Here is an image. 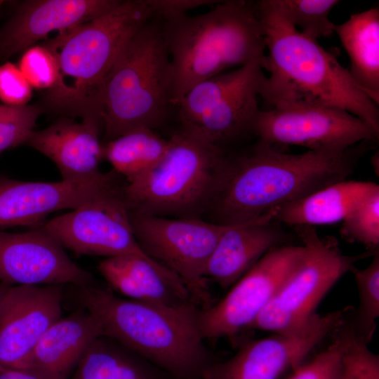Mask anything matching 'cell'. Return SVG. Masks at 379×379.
Segmentation results:
<instances>
[{"label": "cell", "mask_w": 379, "mask_h": 379, "mask_svg": "<svg viewBox=\"0 0 379 379\" xmlns=\"http://www.w3.org/2000/svg\"><path fill=\"white\" fill-rule=\"evenodd\" d=\"M353 147L343 152L288 154L258 140L241 154L227 156L208 210L213 222L229 225L254 220L279 206L347 180L359 154Z\"/></svg>", "instance_id": "obj_1"}, {"label": "cell", "mask_w": 379, "mask_h": 379, "mask_svg": "<svg viewBox=\"0 0 379 379\" xmlns=\"http://www.w3.org/2000/svg\"><path fill=\"white\" fill-rule=\"evenodd\" d=\"M262 22L269 72L260 98L266 108L316 105L335 107L356 116L379 133V109L349 70L317 40L302 35L267 0L254 1Z\"/></svg>", "instance_id": "obj_2"}, {"label": "cell", "mask_w": 379, "mask_h": 379, "mask_svg": "<svg viewBox=\"0 0 379 379\" xmlns=\"http://www.w3.org/2000/svg\"><path fill=\"white\" fill-rule=\"evenodd\" d=\"M78 305L121 343L173 379H204L212 364L192 302L166 306L126 299L94 284L73 286Z\"/></svg>", "instance_id": "obj_3"}, {"label": "cell", "mask_w": 379, "mask_h": 379, "mask_svg": "<svg viewBox=\"0 0 379 379\" xmlns=\"http://www.w3.org/2000/svg\"><path fill=\"white\" fill-rule=\"evenodd\" d=\"M152 18L146 0L121 1L110 11L45 44L58 65L45 105L66 117L103 121L105 81L129 40Z\"/></svg>", "instance_id": "obj_4"}, {"label": "cell", "mask_w": 379, "mask_h": 379, "mask_svg": "<svg viewBox=\"0 0 379 379\" xmlns=\"http://www.w3.org/2000/svg\"><path fill=\"white\" fill-rule=\"evenodd\" d=\"M160 27L171 60L175 107L197 84L234 67L262 62L265 54L254 1H219L206 13L166 20Z\"/></svg>", "instance_id": "obj_5"}, {"label": "cell", "mask_w": 379, "mask_h": 379, "mask_svg": "<svg viewBox=\"0 0 379 379\" xmlns=\"http://www.w3.org/2000/svg\"><path fill=\"white\" fill-rule=\"evenodd\" d=\"M173 107L170 57L160 25L149 21L129 40L105 81L104 138L140 128L156 130Z\"/></svg>", "instance_id": "obj_6"}, {"label": "cell", "mask_w": 379, "mask_h": 379, "mask_svg": "<svg viewBox=\"0 0 379 379\" xmlns=\"http://www.w3.org/2000/svg\"><path fill=\"white\" fill-rule=\"evenodd\" d=\"M161 159L147 173L126 182L123 192L132 214L199 217L208 211L227 164L220 147L180 128Z\"/></svg>", "instance_id": "obj_7"}, {"label": "cell", "mask_w": 379, "mask_h": 379, "mask_svg": "<svg viewBox=\"0 0 379 379\" xmlns=\"http://www.w3.org/2000/svg\"><path fill=\"white\" fill-rule=\"evenodd\" d=\"M261 63L224 72L192 87L175 107L180 128L222 148L253 135L265 78Z\"/></svg>", "instance_id": "obj_8"}, {"label": "cell", "mask_w": 379, "mask_h": 379, "mask_svg": "<svg viewBox=\"0 0 379 379\" xmlns=\"http://www.w3.org/2000/svg\"><path fill=\"white\" fill-rule=\"evenodd\" d=\"M306 247L302 264L261 311L251 328L282 333L306 324L320 302L355 263L375 253L344 254L332 237H321L312 226H298Z\"/></svg>", "instance_id": "obj_9"}, {"label": "cell", "mask_w": 379, "mask_h": 379, "mask_svg": "<svg viewBox=\"0 0 379 379\" xmlns=\"http://www.w3.org/2000/svg\"><path fill=\"white\" fill-rule=\"evenodd\" d=\"M142 251L184 284L201 309L211 306L206 270L220 237L230 225L199 217H167L130 213Z\"/></svg>", "instance_id": "obj_10"}, {"label": "cell", "mask_w": 379, "mask_h": 379, "mask_svg": "<svg viewBox=\"0 0 379 379\" xmlns=\"http://www.w3.org/2000/svg\"><path fill=\"white\" fill-rule=\"evenodd\" d=\"M306 247L277 246L265 254L218 302L199 312L198 322L205 340L233 338L250 329L278 290L302 264Z\"/></svg>", "instance_id": "obj_11"}, {"label": "cell", "mask_w": 379, "mask_h": 379, "mask_svg": "<svg viewBox=\"0 0 379 379\" xmlns=\"http://www.w3.org/2000/svg\"><path fill=\"white\" fill-rule=\"evenodd\" d=\"M124 185L117 180L77 208L47 220L40 227L64 248L76 253L105 258L124 255L148 257L135 237Z\"/></svg>", "instance_id": "obj_12"}, {"label": "cell", "mask_w": 379, "mask_h": 379, "mask_svg": "<svg viewBox=\"0 0 379 379\" xmlns=\"http://www.w3.org/2000/svg\"><path fill=\"white\" fill-rule=\"evenodd\" d=\"M252 134L278 147L297 145L328 152H343L357 144L376 141L379 135L346 110L316 105L260 109Z\"/></svg>", "instance_id": "obj_13"}, {"label": "cell", "mask_w": 379, "mask_h": 379, "mask_svg": "<svg viewBox=\"0 0 379 379\" xmlns=\"http://www.w3.org/2000/svg\"><path fill=\"white\" fill-rule=\"evenodd\" d=\"M345 310L314 315L306 324L291 331L247 341L230 359L211 364L204 379H279L294 370L346 316Z\"/></svg>", "instance_id": "obj_14"}, {"label": "cell", "mask_w": 379, "mask_h": 379, "mask_svg": "<svg viewBox=\"0 0 379 379\" xmlns=\"http://www.w3.org/2000/svg\"><path fill=\"white\" fill-rule=\"evenodd\" d=\"M0 282L77 287L94 284L92 274L75 263L41 227L20 233L0 230Z\"/></svg>", "instance_id": "obj_15"}, {"label": "cell", "mask_w": 379, "mask_h": 379, "mask_svg": "<svg viewBox=\"0 0 379 379\" xmlns=\"http://www.w3.org/2000/svg\"><path fill=\"white\" fill-rule=\"evenodd\" d=\"M63 286L15 285L0 312V366L17 368L61 318Z\"/></svg>", "instance_id": "obj_16"}, {"label": "cell", "mask_w": 379, "mask_h": 379, "mask_svg": "<svg viewBox=\"0 0 379 379\" xmlns=\"http://www.w3.org/2000/svg\"><path fill=\"white\" fill-rule=\"evenodd\" d=\"M119 177L112 171L86 182H32L0 178V230L15 226L39 227L51 213L77 208Z\"/></svg>", "instance_id": "obj_17"}, {"label": "cell", "mask_w": 379, "mask_h": 379, "mask_svg": "<svg viewBox=\"0 0 379 379\" xmlns=\"http://www.w3.org/2000/svg\"><path fill=\"white\" fill-rule=\"evenodd\" d=\"M119 0H31L0 29V57L25 51L54 32L74 29L117 6Z\"/></svg>", "instance_id": "obj_18"}, {"label": "cell", "mask_w": 379, "mask_h": 379, "mask_svg": "<svg viewBox=\"0 0 379 379\" xmlns=\"http://www.w3.org/2000/svg\"><path fill=\"white\" fill-rule=\"evenodd\" d=\"M103 122L62 117L46 128L34 131L25 145L50 159L58 168L62 180L86 182L98 178L103 172L100 134Z\"/></svg>", "instance_id": "obj_19"}, {"label": "cell", "mask_w": 379, "mask_h": 379, "mask_svg": "<svg viewBox=\"0 0 379 379\" xmlns=\"http://www.w3.org/2000/svg\"><path fill=\"white\" fill-rule=\"evenodd\" d=\"M102 335L98 320L79 307L55 322L15 369L40 379H69L87 349Z\"/></svg>", "instance_id": "obj_20"}, {"label": "cell", "mask_w": 379, "mask_h": 379, "mask_svg": "<svg viewBox=\"0 0 379 379\" xmlns=\"http://www.w3.org/2000/svg\"><path fill=\"white\" fill-rule=\"evenodd\" d=\"M272 212L244 223L230 225L208 262L207 280L228 288L244 276L265 254L280 246L283 233Z\"/></svg>", "instance_id": "obj_21"}, {"label": "cell", "mask_w": 379, "mask_h": 379, "mask_svg": "<svg viewBox=\"0 0 379 379\" xmlns=\"http://www.w3.org/2000/svg\"><path fill=\"white\" fill-rule=\"evenodd\" d=\"M98 270L112 289L128 299L166 306L194 302L182 281L149 257L105 258Z\"/></svg>", "instance_id": "obj_22"}, {"label": "cell", "mask_w": 379, "mask_h": 379, "mask_svg": "<svg viewBox=\"0 0 379 379\" xmlns=\"http://www.w3.org/2000/svg\"><path fill=\"white\" fill-rule=\"evenodd\" d=\"M378 188V185L373 182L338 181L273 209V219L295 227L342 222Z\"/></svg>", "instance_id": "obj_23"}, {"label": "cell", "mask_w": 379, "mask_h": 379, "mask_svg": "<svg viewBox=\"0 0 379 379\" xmlns=\"http://www.w3.org/2000/svg\"><path fill=\"white\" fill-rule=\"evenodd\" d=\"M333 31L350 60L349 72L357 84L379 104V9L350 15Z\"/></svg>", "instance_id": "obj_24"}, {"label": "cell", "mask_w": 379, "mask_h": 379, "mask_svg": "<svg viewBox=\"0 0 379 379\" xmlns=\"http://www.w3.org/2000/svg\"><path fill=\"white\" fill-rule=\"evenodd\" d=\"M168 374L114 339L100 335L69 379H168Z\"/></svg>", "instance_id": "obj_25"}, {"label": "cell", "mask_w": 379, "mask_h": 379, "mask_svg": "<svg viewBox=\"0 0 379 379\" xmlns=\"http://www.w3.org/2000/svg\"><path fill=\"white\" fill-rule=\"evenodd\" d=\"M168 145V139L156 130L140 128L103 144V159L128 182L149 171L164 156Z\"/></svg>", "instance_id": "obj_26"}, {"label": "cell", "mask_w": 379, "mask_h": 379, "mask_svg": "<svg viewBox=\"0 0 379 379\" xmlns=\"http://www.w3.org/2000/svg\"><path fill=\"white\" fill-rule=\"evenodd\" d=\"M270 6L300 33L311 39L328 37L334 32L329 13L336 0H267Z\"/></svg>", "instance_id": "obj_27"}, {"label": "cell", "mask_w": 379, "mask_h": 379, "mask_svg": "<svg viewBox=\"0 0 379 379\" xmlns=\"http://www.w3.org/2000/svg\"><path fill=\"white\" fill-rule=\"evenodd\" d=\"M354 275L359 294V307L352 322L357 333L366 343L371 340L379 316V254L373 255L364 269L354 267Z\"/></svg>", "instance_id": "obj_28"}, {"label": "cell", "mask_w": 379, "mask_h": 379, "mask_svg": "<svg viewBox=\"0 0 379 379\" xmlns=\"http://www.w3.org/2000/svg\"><path fill=\"white\" fill-rule=\"evenodd\" d=\"M335 333L342 346L340 379H379V357L371 352L346 316Z\"/></svg>", "instance_id": "obj_29"}, {"label": "cell", "mask_w": 379, "mask_h": 379, "mask_svg": "<svg viewBox=\"0 0 379 379\" xmlns=\"http://www.w3.org/2000/svg\"><path fill=\"white\" fill-rule=\"evenodd\" d=\"M341 234L347 240L377 252L379 246V188L370 194L342 221Z\"/></svg>", "instance_id": "obj_30"}, {"label": "cell", "mask_w": 379, "mask_h": 379, "mask_svg": "<svg viewBox=\"0 0 379 379\" xmlns=\"http://www.w3.org/2000/svg\"><path fill=\"white\" fill-rule=\"evenodd\" d=\"M18 66L32 88L47 91L57 81L58 61L45 44L33 45L25 50Z\"/></svg>", "instance_id": "obj_31"}, {"label": "cell", "mask_w": 379, "mask_h": 379, "mask_svg": "<svg viewBox=\"0 0 379 379\" xmlns=\"http://www.w3.org/2000/svg\"><path fill=\"white\" fill-rule=\"evenodd\" d=\"M42 112L37 105L11 107L0 119V153L25 145Z\"/></svg>", "instance_id": "obj_32"}, {"label": "cell", "mask_w": 379, "mask_h": 379, "mask_svg": "<svg viewBox=\"0 0 379 379\" xmlns=\"http://www.w3.org/2000/svg\"><path fill=\"white\" fill-rule=\"evenodd\" d=\"M333 333L334 340L325 350L301 364L287 379H340L342 346L335 331Z\"/></svg>", "instance_id": "obj_33"}, {"label": "cell", "mask_w": 379, "mask_h": 379, "mask_svg": "<svg viewBox=\"0 0 379 379\" xmlns=\"http://www.w3.org/2000/svg\"><path fill=\"white\" fill-rule=\"evenodd\" d=\"M32 95V87L18 66L10 62L0 66V100L4 105H26Z\"/></svg>", "instance_id": "obj_34"}, {"label": "cell", "mask_w": 379, "mask_h": 379, "mask_svg": "<svg viewBox=\"0 0 379 379\" xmlns=\"http://www.w3.org/2000/svg\"><path fill=\"white\" fill-rule=\"evenodd\" d=\"M219 1L211 0H146L152 18L158 17L164 21L186 15L187 12L192 9L218 4Z\"/></svg>", "instance_id": "obj_35"}, {"label": "cell", "mask_w": 379, "mask_h": 379, "mask_svg": "<svg viewBox=\"0 0 379 379\" xmlns=\"http://www.w3.org/2000/svg\"><path fill=\"white\" fill-rule=\"evenodd\" d=\"M0 379H40L32 373L15 368H7L0 366Z\"/></svg>", "instance_id": "obj_36"}, {"label": "cell", "mask_w": 379, "mask_h": 379, "mask_svg": "<svg viewBox=\"0 0 379 379\" xmlns=\"http://www.w3.org/2000/svg\"><path fill=\"white\" fill-rule=\"evenodd\" d=\"M11 286V285L0 282V312L2 309L5 298Z\"/></svg>", "instance_id": "obj_37"}, {"label": "cell", "mask_w": 379, "mask_h": 379, "mask_svg": "<svg viewBox=\"0 0 379 379\" xmlns=\"http://www.w3.org/2000/svg\"><path fill=\"white\" fill-rule=\"evenodd\" d=\"M11 108V106L0 104V119L8 113Z\"/></svg>", "instance_id": "obj_38"}, {"label": "cell", "mask_w": 379, "mask_h": 379, "mask_svg": "<svg viewBox=\"0 0 379 379\" xmlns=\"http://www.w3.org/2000/svg\"><path fill=\"white\" fill-rule=\"evenodd\" d=\"M4 1L0 0V8L4 4Z\"/></svg>", "instance_id": "obj_39"}]
</instances>
